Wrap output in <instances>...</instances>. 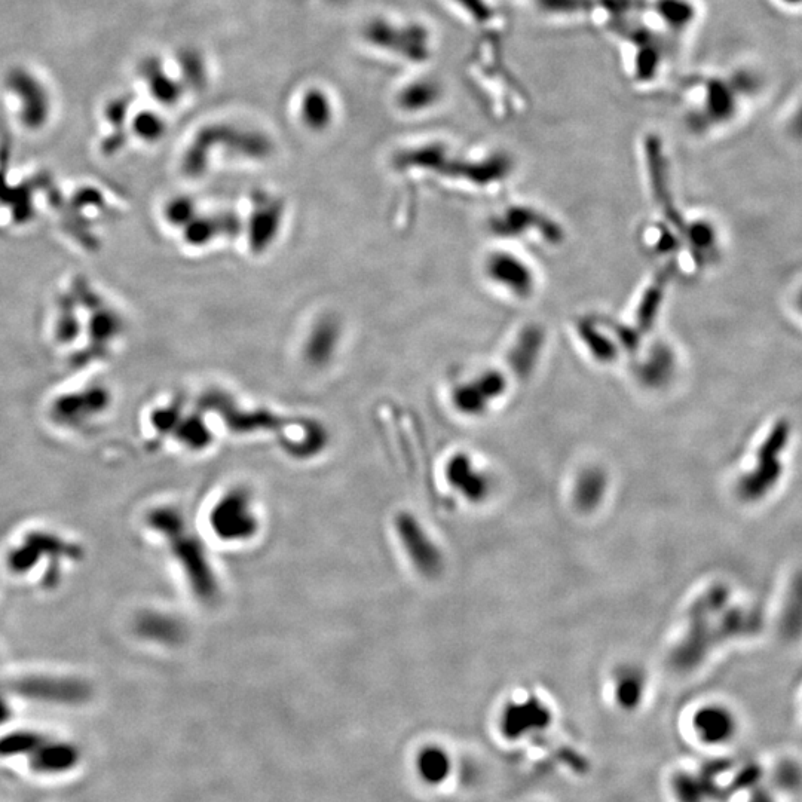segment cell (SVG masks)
<instances>
[{
	"mask_svg": "<svg viewBox=\"0 0 802 802\" xmlns=\"http://www.w3.org/2000/svg\"><path fill=\"white\" fill-rule=\"evenodd\" d=\"M81 559V547L72 538L48 526H33L9 541L3 562L6 574L23 586L50 590Z\"/></svg>",
	"mask_w": 802,
	"mask_h": 802,
	"instance_id": "obj_1",
	"label": "cell"
},
{
	"mask_svg": "<svg viewBox=\"0 0 802 802\" xmlns=\"http://www.w3.org/2000/svg\"><path fill=\"white\" fill-rule=\"evenodd\" d=\"M152 532L170 541L171 552L188 578L192 592L201 601H213L217 596V580L204 546L185 531V519L170 507L155 508L146 517Z\"/></svg>",
	"mask_w": 802,
	"mask_h": 802,
	"instance_id": "obj_2",
	"label": "cell"
},
{
	"mask_svg": "<svg viewBox=\"0 0 802 802\" xmlns=\"http://www.w3.org/2000/svg\"><path fill=\"white\" fill-rule=\"evenodd\" d=\"M789 425L780 422L759 446L755 464L737 482V495L746 502L761 501L773 492L782 480L785 464L782 456L788 448Z\"/></svg>",
	"mask_w": 802,
	"mask_h": 802,
	"instance_id": "obj_3",
	"label": "cell"
},
{
	"mask_svg": "<svg viewBox=\"0 0 802 802\" xmlns=\"http://www.w3.org/2000/svg\"><path fill=\"white\" fill-rule=\"evenodd\" d=\"M17 696L33 702L57 704V706H79L91 697L87 682L75 676L54 672H29L9 682Z\"/></svg>",
	"mask_w": 802,
	"mask_h": 802,
	"instance_id": "obj_4",
	"label": "cell"
},
{
	"mask_svg": "<svg viewBox=\"0 0 802 802\" xmlns=\"http://www.w3.org/2000/svg\"><path fill=\"white\" fill-rule=\"evenodd\" d=\"M210 525L220 540L246 541L254 537L259 522L247 492L235 489L223 495L211 510Z\"/></svg>",
	"mask_w": 802,
	"mask_h": 802,
	"instance_id": "obj_5",
	"label": "cell"
},
{
	"mask_svg": "<svg viewBox=\"0 0 802 802\" xmlns=\"http://www.w3.org/2000/svg\"><path fill=\"white\" fill-rule=\"evenodd\" d=\"M396 531L416 571L427 578L439 577L445 568V556L422 523L412 514L401 513L396 519Z\"/></svg>",
	"mask_w": 802,
	"mask_h": 802,
	"instance_id": "obj_6",
	"label": "cell"
},
{
	"mask_svg": "<svg viewBox=\"0 0 802 802\" xmlns=\"http://www.w3.org/2000/svg\"><path fill=\"white\" fill-rule=\"evenodd\" d=\"M739 718L727 704L706 703L691 716V730L706 748H725L737 739Z\"/></svg>",
	"mask_w": 802,
	"mask_h": 802,
	"instance_id": "obj_7",
	"label": "cell"
},
{
	"mask_svg": "<svg viewBox=\"0 0 802 802\" xmlns=\"http://www.w3.org/2000/svg\"><path fill=\"white\" fill-rule=\"evenodd\" d=\"M550 722L552 710L549 704L538 697H525L522 700H513L502 709L498 725L504 739L516 742L546 730Z\"/></svg>",
	"mask_w": 802,
	"mask_h": 802,
	"instance_id": "obj_8",
	"label": "cell"
},
{
	"mask_svg": "<svg viewBox=\"0 0 802 802\" xmlns=\"http://www.w3.org/2000/svg\"><path fill=\"white\" fill-rule=\"evenodd\" d=\"M6 87L21 106V121L29 128H39L50 118L51 99L45 85L26 69H14L6 78Z\"/></svg>",
	"mask_w": 802,
	"mask_h": 802,
	"instance_id": "obj_9",
	"label": "cell"
},
{
	"mask_svg": "<svg viewBox=\"0 0 802 802\" xmlns=\"http://www.w3.org/2000/svg\"><path fill=\"white\" fill-rule=\"evenodd\" d=\"M419 27H399L390 21L373 20L364 29V39L379 50L394 51L412 61H419L427 55V38Z\"/></svg>",
	"mask_w": 802,
	"mask_h": 802,
	"instance_id": "obj_10",
	"label": "cell"
},
{
	"mask_svg": "<svg viewBox=\"0 0 802 802\" xmlns=\"http://www.w3.org/2000/svg\"><path fill=\"white\" fill-rule=\"evenodd\" d=\"M449 486L468 504H485L494 492V480L468 455H455L445 468Z\"/></svg>",
	"mask_w": 802,
	"mask_h": 802,
	"instance_id": "obj_11",
	"label": "cell"
},
{
	"mask_svg": "<svg viewBox=\"0 0 802 802\" xmlns=\"http://www.w3.org/2000/svg\"><path fill=\"white\" fill-rule=\"evenodd\" d=\"M81 762L78 746L63 740L45 739L29 756L30 770L39 776H60L75 770Z\"/></svg>",
	"mask_w": 802,
	"mask_h": 802,
	"instance_id": "obj_12",
	"label": "cell"
},
{
	"mask_svg": "<svg viewBox=\"0 0 802 802\" xmlns=\"http://www.w3.org/2000/svg\"><path fill=\"white\" fill-rule=\"evenodd\" d=\"M648 691V678L644 669L636 664H623L612 676L614 702L624 712H633L644 703Z\"/></svg>",
	"mask_w": 802,
	"mask_h": 802,
	"instance_id": "obj_13",
	"label": "cell"
},
{
	"mask_svg": "<svg viewBox=\"0 0 802 802\" xmlns=\"http://www.w3.org/2000/svg\"><path fill=\"white\" fill-rule=\"evenodd\" d=\"M308 333V338L303 345L305 360L314 366H323V364L329 363L339 347L341 324L332 317H323L311 327V332Z\"/></svg>",
	"mask_w": 802,
	"mask_h": 802,
	"instance_id": "obj_14",
	"label": "cell"
},
{
	"mask_svg": "<svg viewBox=\"0 0 802 802\" xmlns=\"http://www.w3.org/2000/svg\"><path fill=\"white\" fill-rule=\"evenodd\" d=\"M609 479L598 467L586 468L578 474L572 489V501L581 513H593L605 501Z\"/></svg>",
	"mask_w": 802,
	"mask_h": 802,
	"instance_id": "obj_15",
	"label": "cell"
},
{
	"mask_svg": "<svg viewBox=\"0 0 802 802\" xmlns=\"http://www.w3.org/2000/svg\"><path fill=\"white\" fill-rule=\"evenodd\" d=\"M415 771L427 786H442L452 773V756L443 746L425 745L416 753Z\"/></svg>",
	"mask_w": 802,
	"mask_h": 802,
	"instance_id": "obj_16",
	"label": "cell"
},
{
	"mask_svg": "<svg viewBox=\"0 0 802 802\" xmlns=\"http://www.w3.org/2000/svg\"><path fill=\"white\" fill-rule=\"evenodd\" d=\"M136 632L142 638L164 645L177 644L185 635L179 620L161 612H143L137 618Z\"/></svg>",
	"mask_w": 802,
	"mask_h": 802,
	"instance_id": "obj_17",
	"label": "cell"
},
{
	"mask_svg": "<svg viewBox=\"0 0 802 802\" xmlns=\"http://www.w3.org/2000/svg\"><path fill=\"white\" fill-rule=\"evenodd\" d=\"M274 202L262 201L251 216L249 237L254 250L259 251L262 247L268 246L280 229V210Z\"/></svg>",
	"mask_w": 802,
	"mask_h": 802,
	"instance_id": "obj_18",
	"label": "cell"
},
{
	"mask_svg": "<svg viewBox=\"0 0 802 802\" xmlns=\"http://www.w3.org/2000/svg\"><path fill=\"white\" fill-rule=\"evenodd\" d=\"M301 119L306 128L324 131L333 121V106L324 91L311 88L301 100Z\"/></svg>",
	"mask_w": 802,
	"mask_h": 802,
	"instance_id": "obj_19",
	"label": "cell"
},
{
	"mask_svg": "<svg viewBox=\"0 0 802 802\" xmlns=\"http://www.w3.org/2000/svg\"><path fill=\"white\" fill-rule=\"evenodd\" d=\"M739 94L731 82L712 81L707 87V110L712 121L725 122L736 115Z\"/></svg>",
	"mask_w": 802,
	"mask_h": 802,
	"instance_id": "obj_20",
	"label": "cell"
},
{
	"mask_svg": "<svg viewBox=\"0 0 802 802\" xmlns=\"http://www.w3.org/2000/svg\"><path fill=\"white\" fill-rule=\"evenodd\" d=\"M780 632L788 639L802 636V572L792 581L780 614Z\"/></svg>",
	"mask_w": 802,
	"mask_h": 802,
	"instance_id": "obj_21",
	"label": "cell"
},
{
	"mask_svg": "<svg viewBox=\"0 0 802 802\" xmlns=\"http://www.w3.org/2000/svg\"><path fill=\"white\" fill-rule=\"evenodd\" d=\"M47 737L39 731L14 730L0 736V758L30 756Z\"/></svg>",
	"mask_w": 802,
	"mask_h": 802,
	"instance_id": "obj_22",
	"label": "cell"
},
{
	"mask_svg": "<svg viewBox=\"0 0 802 802\" xmlns=\"http://www.w3.org/2000/svg\"><path fill=\"white\" fill-rule=\"evenodd\" d=\"M149 90L156 100L165 104L176 103L180 99V85L176 84L156 61H149L143 67Z\"/></svg>",
	"mask_w": 802,
	"mask_h": 802,
	"instance_id": "obj_23",
	"label": "cell"
},
{
	"mask_svg": "<svg viewBox=\"0 0 802 802\" xmlns=\"http://www.w3.org/2000/svg\"><path fill=\"white\" fill-rule=\"evenodd\" d=\"M440 88L436 82L419 81L409 87L403 88L399 94V104L401 109L418 110L427 109L428 106L439 99Z\"/></svg>",
	"mask_w": 802,
	"mask_h": 802,
	"instance_id": "obj_24",
	"label": "cell"
},
{
	"mask_svg": "<svg viewBox=\"0 0 802 802\" xmlns=\"http://www.w3.org/2000/svg\"><path fill=\"white\" fill-rule=\"evenodd\" d=\"M177 442L183 443L191 449H204L211 443V434L207 425L198 418H185L179 416L173 427Z\"/></svg>",
	"mask_w": 802,
	"mask_h": 802,
	"instance_id": "obj_25",
	"label": "cell"
},
{
	"mask_svg": "<svg viewBox=\"0 0 802 802\" xmlns=\"http://www.w3.org/2000/svg\"><path fill=\"white\" fill-rule=\"evenodd\" d=\"M197 202L189 197H176L165 205L164 216L168 225L185 229L198 216Z\"/></svg>",
	"mask_w": 802,
	"mask_h": 802,
	"instance_id": "obj_26",
	"label": "cell"
},
{
	"mask_svg": "<svg viewBox=\"0 0 802 802\" xmlns=\"http://www.w3.org/2000/svg\"><path fill=\"white\" fill-rule=\"evenodd\" d=\"M133 130L140 139L153 142L164 136L165 124L155 113L142 112L134 118Z\"/></svg>",
	"mask_w": 802,
	"mask_h": 802,
	"instance_id": "obj_27",
	"label": "cell"
},
{
	"mask_svg": "<svg viewBox=\"0 0 802 802\" xmlns=\"http://www.w3.org/2000/svg\"><path fill=\"white\" fill-rule=\"evenodd\" d=\"M730 82L739 96H755L762 87L761 76L753 70H740Z\"/></svg>",
	"mask_w": 802,
	"mask_h": 802,
	"instance_id": "obj_28",
	"label": "cell"
},
{
	"mask_svg": "<svg viewBox=\"0 0 802 802\" xmlns=\"http://www.w3.org/2000/svg\"><path fill=\"white\" fill-rule=\"evenodd\" d=\"M788 130L794 139L802 142V101L798 104L797 109L792 112L791 118H789Z\"/></svg>",
	"mask_w": 802,
	"mask_h": 802,
	"instance_id": "obj_29",
	"label": "cell"
},
{
	"mask_svg": "<svg viewBox=\"0 0 802 802\" xmlns=\"http://www.w3.org/2000/svg\"><path fill=\"white\" fill-rule=\"evenodd\" d=\"M746 802H776V798H774V795L771 794L768 789H756L755 786H752L751 795H749L748 801Z\"/></svg>",
	"mask_w": 802,
	"mask_h": 802,
	"instance_id": "obj_30",
	"label": "cell"
},
{
	"mask_svg": "<svg viewBox=\"0 0 802 802\" xmlns=\"http://www.w3.org/2000/svg\"><path fill=\"white\" fill-rule=\"evenodd\" d=\"M777 2L788 8H802V0H777Z\"/></svg>",
	"mask_w": 802,
	"mask_h": 802,
	"instance_id": "obj_31",
	"label": "cell"
},
{
	"mask_svg": "<svg viewBox=\"0 0 802 802\" xmlns=\"http://www.w3.org/2000/svg\"><path fill=\"white\" fill-rule=\"evenodd\" d=\"M797 306H798V311H800L802 314V289L800 290V292H798Z\"/></svg>",
	"mask_w": 802,
	"mask_h": 802,
	"instance_id": "obj_32",
	"label": "cell"
}]
</instances>
